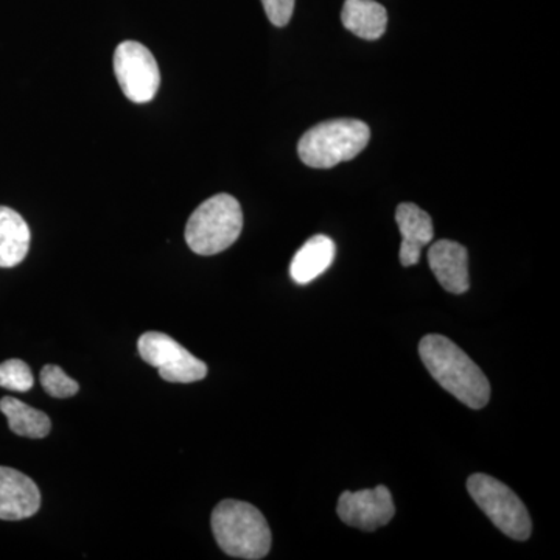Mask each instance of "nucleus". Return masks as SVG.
Wrapping results in <instances>:
<instances>
[{
	"mask_svg": "<svg viewBox=\"0 0 560 560\" xmlns=\"http://www.w3.org/2000/svg\"><path fill=\"white\" fill-rule=\"evenodd\" d=\"M338 517L346 525L361 530H372L388 525L396 515L393 495L386 486L359 492H342L337 506Z\"/></svg>",
	"mask_w": 560,
	"mask_h": 560,
	"instance_id": "nucleus-8",
	"label": "nucleus"
},
{
	"mask_svg": "<svg viewBox=\"0 0 560 560\" xmlns=\"http://www.w3.org/2000/svg\"><path fill=\"white\" fill-rule=\"evenodd\" d=\"M419 355L431 377L456 399L471 410L488 405V377L458 345L442 335H427L420 340Z\"/></svg>",
	"mask_w": 560,
	"mask_h": 560,
	"instance_id": "nucleus-1",
	"label": "nucleus"
},
{
	"mask_svg": "<svg viewBox=\"0 0 560 560\" xmlns=\"http://www.w3.org/2000/svg\"><path fill=\"white\" fill-rule=\"evenodd\" d=\"M429 265L442 289L463 294L470 289L469 253L458 242L440 241L429 250Z\"/></svg>",
	"mask_w": 560,
	"mask_h": 560,
	"instance_id": "nucleus-10",
	"label": "nucleus"
},
{
	"mask_svg": "<svg viewBox=\"0 0 560 560\" xmlns=\"http://www.w3.org/2000/svg\"><path fill=\"white\" fill-rule=\"evenodd\" d=\"M31 228L16 210L0 206V268H13L27 257Z\"/></svg>",
	"mask_w": 560,
	"mask_h": 560,
	"instance_id": "nucleus-14",
	"label": "nucleus"
},
{
	"mask_svg": "<svg viewBox=\"0 0 560 560\" xmlns=\"http://www.w3.org/2000/svg\"><path fill=\"white\" fill-rule=\"evenodd\" d=\"M140 357L156 368L165 382L194 383L208 375V364L191 355L178 341L161 331H147L139 338Z\"/></svg>",
	"mask_w": 560,
	"mask_h": 560,
	"instance_id": "nucleus-6",
	"label": "nucleus"
},
{
	"mask_svg": "<svg viewBox=\"0 0 560 560\" xmlns=\"http://www.w3.org/2000/svg\"><path fill=\"white\" fill-rule=\"evenodd\" d=\"M396 221L401 234L400 264L412 267L419 264L422 249L433 241V220L419 206L401 202L396 210Z\"/></svg>",
	"mask_w": 560,
	"mask_h": 560,
	"instance_id": "nucleus-11",
	"label": "nucleus"
},
{
	"mask_svg": "<svg viewBox=\"0 0 560 560\" xmlns=\"http://www.w3.org/2000/svg\"><path fill=\"white\" fill-rule=\"evenodd\" d=\"M296 0H261L268 20L276 27H285L293 16Z\"/></svg>",
	"mask_w": 560,
	"mask_h": 560,
	"instance_id": "nucleus-18",
	"label": "nucleus"
},
{
	"mask_svg": "<svg viewBox=\"0 0 560 560\" xmlns=\"http://www.w3.org/2000/svg\"><path fill=\"white\" fill-rule=\"evenodd\" d=\"M212 533L221 550L231 558L259 560L271 550V529L253 504L223 500L212 512Z\"/></svg>",
	"mask_w": 560,
	"mask_h": 560,
	"instance_id": "nucleus-2",
	"label": "nucleus"
},
{
	"mask_svg": "<svg viewBox=\"0 0 560 560\" xmlns=\"http://www.w3.org/2000/svg\"><path fill=\"white\" fill-rule=\"evenodd\" d=\"M114 73L128 101L149 103L160 91V66L153 54L136 40H124L114 51Z\"/></svg>",
	"mask_w": 560,
	"mask_h": 560,
	"instance_id": "nucleus-7",
	"label": "nucleus"
},
{
	"mask_svg": "<svg viewBox=\"0 0 560 560\" xmlns=\"http://www.w3.org/2000/svg\"><path fill=\"white\" fill-rule=\"evenodd\" d=\"M0 411L9 420L10 430L18 436L43 440L50 433L51 422L46 412L28 407L24 401L14 397H3L0 400Z\"/></svg>",
	"mask_w": 560,
	"mask_h": 560,
	"instance_id": "nucleus-15",
	"label": "nucleus"
},
{
	"mask_svg": "<svg viewBox=\"0 0 560 560\" xmlns=\"http://www.w3.org/2000/svg\"><path fill=\"white\" fill-rule=\"evenodd\" d=\"M346 28L361 39L375 40L385 35L388 13L375 0H346L341 11Z\"/></svg>",
	"mask_w": 560,
	"mask_h": 560,
	"instance_id": "nucleus-13",
	"label": "nucleus"
},
{
	"mask_svg": "<svg viewBox=\"0 0 560 560\" xmlns=\"http://www.w3.org/2000/svg\"><path fill=\"white\" fill-rule=\"evenodd\" d=\"M371 130L364 121L335 119L311 128L298 143V154L312 168H334L352 161L370 143Z\"/></svg>",
	"mask_w": 560,
	"mask_h": 560,
	"instance_id": "nucleus-3",
	"label": "nucleus"
},
{
	"mask_svg": "<svg viewBox=\"0 0 560 560\" xmlns=\"http://www.w3.org/2000/svg\"><path fill=\"white\" fill-rule=\"evenodd\" d=\"M40 508L38 486L27 475L0 466V521L31 518Z\"/></svg>",
	"mask_w": 560,
	"mask_h": 560,
	"instance_id": "nucleus-9",
	"label": "nucleus"
},
{
	"mask_svg": "<svg viewBox=\"0 0 560 560\" xmlns=\"http://www.w3.org/2000/svg\"><path fill=\"white\" fill-rule=\"evenodd\" d=\"M467 490L493 525L514 540H528L533 523L523 501L506 485L485 474L471 475Z\"/></svg>",
	"mask_w": 560,
	"mask_h": 560,
	"instance_id": "nucleus-5",
	"label": "nucleus"
},
{
	"mask_svg": "<svg viewBox=\"0 0 560 560\" xmlns=\"http://www.w3.org/2000/svg\"><path fill=\"white\" fill-rule=\"evenodd\" d=\"M337 246L327 235H315L294 254L290 265L291 279L300 285L319 278L334 264Z\"/></svg>",
	"mask_w": 560,
	"mask_h": 560,
	"instance_id": "nucleus-12",
	"label": "nucleus"
},
{
	"mask_svg": "<svg viewBox=\"0 0 560 560\" xmlns=\"http://www.w3.org/2000/svg\"><path fill=\"white\" fill-rule=\"evenodd\" d=\"M40 386L55 399H69L80 390L79 383L55 364H46L40 371Z\"/></svg>",
	"mask_w": 560,
	"mask_h": 560,
	"instance_id": "nucleus-16",
	"label": "nucleus"
},
{
	"mask_svg": "<svg viewBox=\"0 0 560 560\" xmlns=\"http://www.w3.org/2000/svg\"><path fill=\"white\" fill-rule=\"evenodd\" d=\"M243 230L241 202L228 194L198 206L186 226L187 246L198 256H215L231 248Z\"/></svg>",
	"mask_w": 560,
	"mask_h": 560,
	"instance_id": "nucleus-4",
	"label": "nucleus"
},
{
	"mask_svg": "<svg viewBox=\"0 0 560 560\" xmlns=\"http://www.w3.org/2000/svg\"><path fill=\"white\" fill-rule=\"evenodd\" d=\"M35 385L28 364L22 360H7L0 364V388L27 393Z\"/></svg>",
	"mask_w": 560,
	"mask_h": 560,
	"instance_id": "nucleus-17",
	"label": "nucleus"
}]
</instances>
